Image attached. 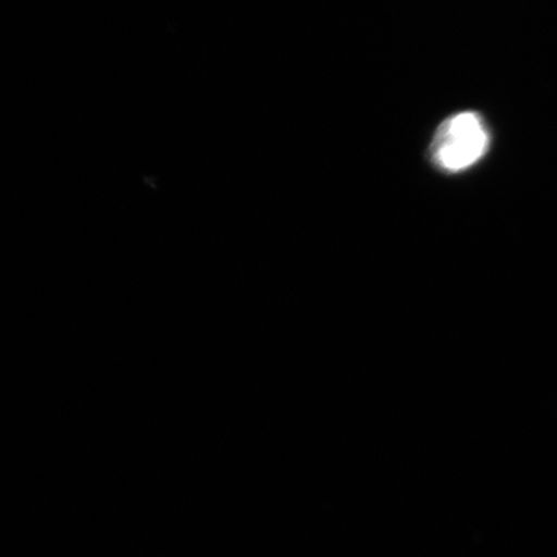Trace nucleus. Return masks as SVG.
<instances>
[{
	"mask_svg": "<svg viewBox=\"0 0 557 557\" xmlns=\"http://www.w3.org/2000/svg\"><path fill=\"white\" fill-rule=\"evenodd\" d=\"M490 146L485 123L476 113L465 111L448 117L436 131L431 157L447 172H461L479 162Z\"/></svg>",
	"mask_w": 557,
	"mask_h": 557,
	"instance_id": "obj_1",
	"label": "nucleus"
}]
</instances>
